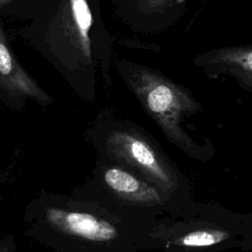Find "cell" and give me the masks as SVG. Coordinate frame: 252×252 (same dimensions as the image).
<instances>
[{"instance_id":"1","label":"cell","mask_w":252,"mask_h":252,"mask_svg":"<svg viewBox=\"0 0 252 252\" xmlns=\"http://www.w3.org/2000/svg\"><path fill=\"white\" fill-rule=\"evenodd\" d=\"M25 234L54 252H139L151 225L73 194L40 192L26 207Z\"/></svg>"},{"instance_id":"2","label":"cell","mask_w":252,"mask_h":252,"mask_svg":"<svg viewBox=\"0 0 252 252\" xmlns=\"http://www.w3.org/2000/svg\"><path fill=\"white\" fill-rule=\"evenodd\" d=\"M251 246V214L194 201L158 219L142 241V251L158 252H223Z\"/></svg>"},{"instance_id":"3","label":"cell","mask_w":252,"mask_h":252,"mask_svg":"<svg viewBox=\"0 0 252 252\" xmlns=\"http://www.w3.org/2000/svg\"><path fill=\"white\" fill-rule=\"evenodd\" d=\"M71 194L99 202L151 227L158 219L189 205L109 159L101 161L92 177Z\"/></svg>"},{"instance_id":"4","label":"cell","mask_w":252,"mask_h":252,"mask_svg":"<svg viewBox=\"0 0 252 252\" xmlns=\"http://www.w3.org/2000/svg\"><path fill=\"white\" fill-rule=\"evenodd\" d=\"M103 150L106 159L127 168L183 204L193 202L190 181L143 136L132 131H112L104 140Z\"/></svg>"},{"instance_id":"5","label":"cell","mask_w":252,"mask_h":252,"mask_svg":"<svg viewBox=\"0 0 252 252\" xmlns=\"http://www.w3.org/2000/svg\"><path fill=\"white\" fill-rule=\"evenodd\" d=\"M133 89L166 137L187 155L206 159L209 156L180 126L183 118L197 110L199 103L185 91L148 69L138 68L132 79Z\"/></svg>"},{"instance_id":"6","label":"cell","mask_w":252,"mask_h":252,"mask_svg":"<svg viewBox=\"0 0 252 252\" xmlns=\"http://www.w3.org/2000/svg\"><path fill=\"white\" fill-rule=\"evenodd\" d=\"M0 85L14 96H26L47 102L49 96L18 64L0 25Z\"/></svg>"},{"instance_id":"7","label":"cell","mask_w":252,"mask_h":252,"mask_svg":"<svg viewBox=\"0 0 252 252\" xmlns=\"http://www.w3.org/2000/svg\"><path fill=\"white\" fill-rule=\"evenodd\" d=\"M72 16L74 19V24L77 27V32L79 33L80 40L82 42V47L85 54L89 56L90 54V38L89 32L93 24V18L91 10L89 8L87 0H70Z\"/></svg>"},{"instance_id":"8","label":"cell","mask_w":252,"mask_h":252,"mask_svg":"<svg viewBox=\"0 0 252 252\" xmlns=\"http://www.w3.org/2000/svg\"><path fill=\"white\" fill-rule=\"evenodd\" d=\"M212 62H220L225 66L246 74L251 80L252 73V51L250 48H232L221 50L212 59Z\"/></svg>"},{"instance_id":"9","label":"cell","mask_w":252,"mask_h":252,"mask_svg":"<svg viewBox=\"0 0 252 252\" xmlns=\"http://www.w3.org/2000/svg\"><path fill=\"white\" fill-rule=\"evenodd\" d=\"M0 252H17V243L13 235L5 234L0 237Z\"/></svg>"},{"instance_id":"10","label":"cell","mask_w":252,"mask_h":252,"mask_svg":"<svg viewBox=\"0 0 252 252\" xmlns=\"http://www.w3.org/2000/svg\"><path fill=\"white\" fill-rule=\"evenodd\" d=\"M149 7H159L164 5L166 0H145Z\"/></svg>"},{"instance_id":"11","label":"cell","mask_w":252,"mask_h":252,"mask_svg":"<svg viewBox=\"0 0 252 252\" xmlns=\"http://www.w3.org/2000/svg\"><path fill=\"white\" fill-rule=\"evenodd\" d=\"M12 0H0V7L8 5Z\"/></svg>"}]
</instances>
